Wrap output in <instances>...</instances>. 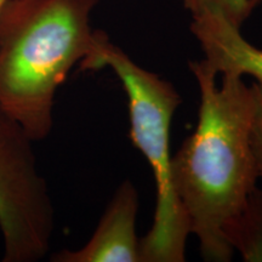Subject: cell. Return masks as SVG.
I'll return each instance as SVG.
<instances>
[{"instance_id": "obj_6", "label": "cell", "mask_w": 262, "mask_h": 262, "mask_svg": "<svg viewBox=\"0 0 262 262\" xmlns=\"http://www.w3.org/2000/svg\"><path fill=\"white\" fill-rule=\"evenodd\" d=\"M191 31L204 52V63L216 74L253 77L262 85V50L250 44L241 28L219 15L193 16Z\"/></svg>"}, {"instance_id": "obj_8", "label": "cell", "mask_w": 262, "mask_h": 262, "mask_svg": "<svg viewBox=\"0 0 262 262\" xmlns=\"http://www.w3.org/2000/svg\"><path fill=\"white\" fill-rule=\"evenodd\" d=\"M193 16L203 14L219 15L229 24L241 28L253 12L250 0H181Z\"/></svg>"}, {"instance_id": "obj_10", "label": "cell", "mask_w": 262, "mask_h": 262, "mask_svg": "<svg viewBox=\"0 0 262 262\" xmlns=\"http://www.w3.org/2000/svg\"><path fill=\"white\" fill-rule=\"evenodd\" d=\"M11 2V0H0V16H2L3 11H4L5 6L9 4V3Z\"/></svg>"}, {"instance_id": "obj_11", "label": "cell", "mask_w": 262, "mask_h": 262, "mask_svg": "<svg viewBox=\"0 0 262 262\" xmlns=\"http://www.w3.org/2000/svg\"><path fill=\"white\" fill-rule=\"evenodd\" d=\"M261 3H262V0H250V4H251V6H253V9L256 8L257 5H260Z\"/></svg>"}, {"instance_id": "obj_7", "label": "cell", "mask_w": 262, "mask_h": 262, "mask_svg": "<svg viewBox=\"0 0 262 262\" xmlns=\"http://www.w3.org/2000/svg\"><path fill=\"white\" fill-rule=\"evenodd\" d=\"M226 241L244 261H262V191L255 188L226 229Z\"/></svg>"}, {"instance_id": "obj_4", "label": "cell", "mask_w": 262, "mask_h": 262, "mask_svg": "<svg viewBox=\"0 0 262 262\" xmlns=\"http://www.w3.org/2000/svg\"><path fill=\"white\" fill-rule=\"evenodd\" d=\"M21 124L0 106V231L4 262L47 256L54 232V206L39 173L32 143Z\"/></svg>"}, {"instance_id": "obj_9", "label": "cell", "mask_w": 262, "mask_h": 262, "mask_svg": "<svg viewBox=\"0 0 262 262\" xmlns=\"http://www.w3.org/2000/svg\"><path fill=\"white\" fill-rule=\"evenodd\" d=\"M254 93V113L250 127V146L255 169L258 179H262V85L251 84Z\"/></svg>"}, {"instance_id": "obj_1", "label": "cell", "mask_w": 262, "mask_h": 262, "mask_svg": "<svg viewBox=\"0 0 262 262\" xmlns=\"http://www.w3.org/2000/svg\"><path fill=\"white\" fill-rule=\"evenodd\" d=\"M201 94L198 124L172 156V182L189 233L206 261L227 262L233 249L226 229L243 209L258 179L250 146L254 93L242 75L215 73L189 62Z\"/></svg>"}, {"instance_id": "obj_2", "label": "cell", "mask_w": 262, "mask_h": 262, "mask_svg": "<svg viewBox=\"0 0 262 262\" xmlns=\"http://www.w3.org/2000/svg\"><path fill=\"white\" fill-rule=\"evenodd\" d=\"M97 0H11L0 16V106L33 141L52 129L55 95L86 60Z\"/></svg>"}, {"instance_id": "obj_5", "label": "cell", "mask_w": 262, "mask_h": 262, "mask_svg": "<svg viewBox=\"0 0 262 262\" xmlns=\"http://www.w3.org/2000/svg\"><path fill=\"white\" fill-rule=\"evenodd\" d=\"M139 193L126 180L108 203L94 234L77 250L55 254V262H141L136 234Z\"/></svg>"}, {"instance_id": "obj_3", "label": "cell", "mask_w": 262, "mask_h": 262, "mask_svg": "<svg viewBox=\"0 0 262 262\" xmlns=\"http://www.w3.org/2000/svg\"><path fill=\"white\" fill-rule=\"evenodd\" d=\"M80 67L84 71L110 67L120 80L127 98L130 140L155 176V220L140 239L141 262H183L191 233L173 188L170 152L172 117L181 97L171 83L131 60L103 32L96 31L93 50Z\"/></svg>"}]
</instances>
